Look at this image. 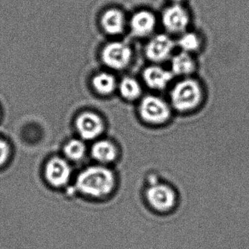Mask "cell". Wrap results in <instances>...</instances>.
I'll list each match as a JSON object with an SVG mask.
<instances>
[{"instance_id": "1", "label": "cell", "mask_w": 249, "mask_h": 249, "mask_svg": "<svg viewBox=\"0 0 249 249\" xmlns=\"http://www.w3.org/2000/svg\"><path fill=\"white\" fill-rule=\"evenodd\" d=\"M77 187L83 193L94 197L109 195L116 185L112 170L102 166L89 167L78 176Z\"/></svg>"}, {"instance_id": "2", "label": "cell", "mask_w": 249, "mask_h": 249, "mask_svg": "<svg viewBox=\"0 0 249 249\" xmlns=\"http://www.w3.org/2000/svg\"><path fill=\"white\" fill-rule=\"evenodd\" d=\"M171 106L178 112H189L200 105L202 89L196 80L184 78L175 84L170 91Z\"/></svg>"}, {"instance_id": "3", "label": "cell", "mask_w": 249, "mask_h": 249, "mask_svg": "<svg viewBox=\"0 0 249 249\" xmlns=\"http://www.w3.org/2000/svg\"><path fill=\"white\" fill-rule=\"evenodd\" d=\"M138 112L141 119L153 125L163 124L171 117V108L168 103L155 95L144 97L140 103Z\"/></svg>"}, {"instance_id": "4", "label": "cell", "mask_w": 249, "mask_h": 249, "mask_svg": "<svg viewBox=\"0 0 249 249\" xmlns=\"http://www.w3.org/2000/svg\"><path fill=\"white\" fill-rule=\"evenodd\" d=\"M102 60L110 69L122 71L130 64L132 51L126 43L120 41L107 43L102 51Z\"/></svg>"}, {"instance_id": "5", "label": "cell", "mask_w": 249, "mask_h": 249, "mask_svg": "<svg viewBox=\"0 0 249 249\" xmlns=\"http://www.w3.org/2000/svg\"><path fill=\"white\" fill-rule=\"evenodd\" d=\"M147 202L151 208L159 212H167L174 208L176 195L170 186L154 183L145 191Z\"/></svg>"}, {"instance_id": "6", "label": "cell", "mask_w": 249, "mask_h": 249, "mask_svg": "<svg viewBox=\"0 0 249 249\" xmlns=\"http://www.w3.org/2000/svg\"><path fill=\"white\" fill-rule=\"evenodd\" d=\"M176 43L166 34H158L151 37L145 46V56L154 64L165 62L173 56Z\"/></svg>"}, {"instance_id": "7", "label": "cell", "mask_w": 249, "mask_h": 249, "mask_svg": "<svg viewBox=\"0 0 249 249\" xmlns=\"http://www.w3.org/2000/svg\"><path fill=\"white\" fill-rule=\"evenodd\" d=\"M189 22V13L181 5L173 4L163 11L161 23L169 33L181 35L186 32Z\"/></svg>"}, {"instance_id": "8", "label": "cell", "mask_w": 249, "mask_h": 249, "mask_svg": "<svg viewBox=\"0 0 249 249\" xmlns=\"http://www.w3.org/2000/svg\"><path fill=\"white\" fill-rule=\"evenodd\" d=\"M157 26L155 15L150 11L141 10L133 14L129 20V28L134 36L145 37L154 33Z\"/></svg>"}, {"instance_id": "9", "label": "cell", "mask_w": 249, "mask_h": 249, "mask_svg": "<svg viewBox=\"0 0 249 249\" xmlns=\"http://www.w3.org/2000/svg\"><path fill=\"white\" fill-rule=\"evenodd\" d=\"M75 124L81 136L86 140L95 139L104 130V123L101 118L91 112L80 115Z\"/></svg>"}, {"instance_id": "10", "label": "cell", "mask_w": 249, "mask_h": 249, "mask_svg": "<svg viewBox=\"0 0 249 249\" xmlns=\"http://www.w3.org/2000/svg\"><path fill=\"white\" fill-rule=\"evenodd\" d=\"M174 75L171 71H167L159 65H151L145 68L142 72V78L148 88L157 91L165 89L173 81Z\"/></svg>"}, {"instance_id": "11", "label": "cell", "mask_w": 249, "mask_h": 249, "mask_svg": "<svg viewBox=\"0 0 249 249\" xmlns=\"http://www.w3.org/2000/svg\"><path fill=\"white\" fill-rule=\"evenodd\" d=\"M46 177L53 186H64L71 178V167L65 160L55 157L46 165Z\"/></svg>"}, {"instance_id": "12", "label": "cell", "mask_w": 249, "mask_h": 249, "mask_svg": "<svg viewBox=\"0 0 249 249\" xmlns=\"http://www.w3.org/2000/svg\"><path fill=\"white\" fill-rule=\"evenodd\" d=\"M126 17L120 10L111 8L103 14L101 24L103 30L110 36L122 34L126 27Z\"/></svg>"}, {"instance_id": "13", "label": "cell", "mask_w": 249, "mask_h": 249, "mask_svg": "<svg viewBox=\"0 0 249 249\" xmlns=\"http://www.w3.org/2000/svg\"><path fill=\"white\" fill-rule=\"evenodd\" d=\"M196 69V64L190 53L180 52L170 59V71L173 75L183 77L192 75Z\"/></svg>"}, {"instance_id": "14", "label": "cell", "mask_w": 249, "mask_h": 249, "mask_svg": "<svg viewBox=\"0 0 249 249\" xmlns=\"http://www.w3.org/2000/svg\"><path fill=\"white\" fill-rule=\"evenodd\" d=\"M91 155L99 162L109 164L114 161L117 158V148L110 141L102 140L97 141L93 145Z\"/></svg>"}, {"instance_id": "15", "label": "cell", "mask_w": 249, "mask_h": 249, "mask_svg": "<svg viewBox=\"0 0 249 249\" xmlns=\"http://www.w3.org/2000/svg\"><path fill=\"white\" fill-rule=\"evenodd\" d=\"M121 96L128 101H135L141 97L142 90L138 80L132 77H125L118 84Z\"/></svg>"}, {"instance_id": "16", "label": "cell", "mask_w": 249, "mask_h": 249, "mask_svg": "<svg viewBox=\"0 0 249 249\" xmlns=\"http://www.w3.org/2000/svg\"><path fill=\"white\" fill-rule=\"evenodd\" d=\"M93 87L97 93L102 95H110L118 89L119 83L112 74L101 72L94 77Z\"/></svg>"}, {"instance_id": "17", "label": "cell", "mask_w": 249, "mask_h": 249, "mask_svg": "<svg viewBox=\"0 0 249 249\" xmlns=\"http://www.w3.org/2000/svg\"><path fill=\"white\" fill-rule=\"evenodd\" d=\"M177 44L181 52L192 53L196 52L200 47L201 41L199 36L192 32H185L180 35Z\"/></svg>"}, {"instance_id": "18", "label": "cell", "mask_w": 249, "mask_h": 249, "mask_svg": "<svg viewBox=\"0 0 249 249\" xmlns=\"http://www.w3.org/2000/svg\"><path fill=\"white\" fill-rule=\"evenodd\" d=\"M86 153V145L79 140H72L65 147V154L72 160H79Z\"/></svg>"}, {"instance_id": "19", "label": "cell", "mask_w": 249, "mask_h": 249, "mask_svg": "<svg viewBox=\"0 0 249 249\" xmlns=\"http://www.w3.org/2000/svg\"><path fill=\"white\" fill-rule=\"evenodd\" d=\"M9 146L5 141L0 140V166H2L6 161L9 156Z\"/></svg>"}, {"instance_id": "20", "label": "cell", "mask_w": 249, "mask_h": 249, "mask_svg": "<svg viewBox=\"0 0 249 249\" xmlns=\"http://www.w3.org/2000/svg\"><path fill=\"white\" fill-rule=\"evenodd\" d=\"M170 1H171L173 4H179V5H180V3H181L183 1H184V0H170Z\"/></svg>"}]
</instances>
